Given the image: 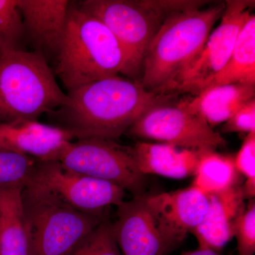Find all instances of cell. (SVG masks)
I'll return each instance as SVG.
<instances>
[{
	"label": "cell",
	"mask_w": 255,
	"mask_h": 255,
	"mask_svg": "<svg viewBox=\"0 0 255 255\" xmlns=\"http://www.w3.org/2000/svg\"><path fill=\"white\" fill-rule=\"evenodd\" d=\"M66 100L43 56L27 50L0 49V123L37 120Z\"/></svg>",
	"instance_id": "cell-5"
},
{
	"label": "cell",
	"mask_w": 255,
	"mask_h": 255,
	"mask_svg": "<svg viewBox=\"0 0 255 255\" xmlns=\"http://www.w3.org/2000/svg\"><path fill=\"white\" fill-rule=\"evenodd\" d=\"M143 199L159 231L175 248L202 221L209 207L208 196L193 186Z\"/></svg>",
	"instance_id": "cell-11"
},
{
	"label": "cell",
	"mask_w": 255,
	"mask_h": 255,
	"mask_svg": "<svg viewBox=\"0 0 255 255\" xmlns=\"http://www.w3.org/2000/svg\"><path fill=\"white\" fill-rule=\"evenodd\" d=\"M143 197L117 206L112 226L119 249L123 255H169L176 248L159 231Z\"/></svg>",
	"instance_id": "cell-12"
},
{
	"label": "cell",
	"mask_w": 255,
	"mask_h": 255,
	"mask_svg": "<svg viewBox=\"0 0 255 255\" xmlns=\"http://www.w3.org/2000/svg\"><path fill=\"white\" fill-rule=\"evenodd\" d=\"M221 22L211 32L207 41L195 59L180 75L172 95H197L224 68L227 64L240 32L251 12L255 1L228 0Z\"/></svg>",
	"instance_id": "cell-9"
},
{
	"label": "cell",
	"mask_w": 255,
	"mask_h": 255,
	"mask_svg": "<svg viewBox=\"0 0 255 255\" xmlns=\"http://www.w3.org/2000/svg\"><path fill=\"white\" fill-rule=\"evenodd\" d=\"M23 188L0 187V255H31Z\"/></svg>",
	"instance_id": "cell-18"
},
{
	"label": "cell",
	"mask_w": 255,
	"mask_h": 255,
	"mask_svg": "<svg viewBox=\"0 0 255 255\" xmlns=\"http://www.w3.org/2000/svg\"><path fill=\"white\" fill-rule=\"evenodd\" d=\"M182 255H222L220 253L211 251V250L201 249L198 248L195 251L184 252Z\"/></svg>",
	"instance_id": "cell-27"
},
{
	"label": "cell",
	"mask_w": 255,
	"mask_h": 255,
	"mask_svg": "<svg viewBox=\"0 0 255 255\" xmlns=\"http://www.w3.org/2000/svg\"><path fill=\"white\" fill-rule=\"evenodd\" d=\"M31 180L56 193L69 205L87 214L105 216L107 208L124 202L118 185L73 172L57 160L37 161Z\"/></svg>",
	"instance_id": "cell-10"
},
{
	"label": "cell",
	"mask_w": 255,
	"mask_h": 255,
	"mask_svg": "<svg viewBox=\"0 0 255 255\" xmlns=\"http://www.w3.org/2000/svg\"><path fill=\"white\" fill-rule=\"evenodd\" d=\"M26 42L18 0H0V49L26 50Z\"/></svg>",
	"instance_id": "cell-21"
},
{
	"label": "cell",
	"mask_w": 255,
	"mask_h": 255,
	"mask_svg": "<svg viewBox=\"0 0 255 255\" xmlns=\"http://www.w3.org/2000/svg\"><path fill=\"white\" fill-rule=\"evenodd\" d=\"M202 0H83L79 8L98 18L113 33L128 60V78L139 81L151 41L169 16L209 4Z\"/></svg>",
	"instance_id": "cell-4"
},
{
	"label": "cell",
	"mask_w": 255,
	"mask_h": 255,
	"mask_svg": "<svg viewBox=\"0 0 255 255\" xmlns=\"http://www.w3.org/2000/svg\"><path fill=\"white\" fill-rule=\"evenodd\" d=\"M142 174L182 179L194 176L201 153L167 143L138 141L132 147Z\"/></svg>",
	"instance_id": "cell-16"
},
{
	"label": "cell",
	"mask_w": 255,
	"mask_h": 255,
	"mask_svg": "<svg viewBox=\"0 0 255 255\" xmlns=\"http://www.w3.org/2000/svg\"><path fill=\"white\" fill-rule=\"evenodd\" d=\"M255 85H219L183 101L189 110L199 114L212 127L227 122L242 106L255 98Z\"/></svg>",
	"instance_id": "cell-17"
},
{
	"label": "cell",
	"mask_w": 255,
	"mask_h": 255,
	"mask_svg": "<svg viewBox=\"0 0 255 255\" xmlns=\"http://www.w3.org/2000/svg\"><path fill=\"white\" fill-rule=\"evenodd\" d=\"M69 255H123L116 241L109 216Z\"/></svg>",
	"instance_id": "cell-23"
},
{
	"label": "cell",
	"mask_w": 255,
	"mask_h": 255,
	"mask_svg": "<svg viewBox=\"0 0 255 255\" xmlns=\"http://www.w3.org/2000/svg\"><path fill=\"white\" fill-rule=\"evenodd\" d=\"M238 173L246 178L242 186L245 199H254L255 196V132L248 133L237 155L234 158Z\"/></svg>",
	"instance_id": "cell-24"
},
{
	"label": "cell",
	"mask_w": 255,
	"mask_h": 255,
	"mask_svg": "<svg viewBox=\"0 0 255 255\" xmlns=\"http://www.w3.org/2000/svg\"><path fill=\"white\" fill-rule=\"evenodd\" d=\"M54 74L68 91L90 82L128 77V60L113 33L98 18L70 1Z\"/></svg>",
	"instance_id": "cell-3"
},
{
	"label": "cell",
	"mask_w": 255,
	"mask_h": 255,
	"mask_svg": "<svg viewBox=\"0 0 255 255\" xmlns=\"http://www.w3.org/2000/svg\"><path fill=\"white\" fill-rule=\"evenodd\" d=\"M241 84L255 86V15L252 14L240 32L224 68L206 85Z\"/></svg>",
	"instance_id": "cell-19"
},
{
	"label": "cell",
	"mask_w": 255,
	"mask_h": 255,
	"mask_svg": "<svg viewBox=\"0 0 255 255\" xmlns=\"http://www.w3.org/2000/svg\"><path fill=\"white\" fill-rule=\"evenodd\" d=\"M226 2L184 10L165 20L142 60L139 82L147 91L172 95L183 72L200 53Z\"/></svg>",
	"instance_id": "cell-2"
},
{
	"label": "cell",
	"mask_w": 255,
	"mask_h": 255,
	"mask_svg": "<svg viewBox=\"0 0 255 255\" xmlns=\"http://www.w3.org/2000/svg\"><path fill=\"white\" fill-rule=\"evenodd\" d=\"M21 197L31 255H69L108 217L79 211L31 179Z\"/></svg>",
	"instance_id": "cell-6"
},
{
	"label": "cell",
	"mask_w": 255,
	"mask_h": 255,
	"mask_svg": "<svg viewBox=\"0 0 255 255\" xmlns=\"http://www.w3.org/2000/svg\"><path fill=\"white\" fill-rule=\"evenodd\" d=\"M66 95L65 103L47 114L51 125L75 139L115 141L147 110L176 97L147 91L140 82L119 76L90 82Z\"/></svg>",
	"instance_id": "cell-1"
},
{
	"label": "cell",
	"mask_w": 255,
	"mask_h": 255,
	"mask_svg": "<svg viewBox=\"0 0 255 255\" xmlns=\"http://www.w3.org/2000/svg\"><path fill=\"white\" fill-rule=\"evenodd\" d=\"M209 207L202 221L192 231L199 248L219 253L234 237L236 221L246 209L242 186L207 195Z\"/></svg>",
	"instance_id": "cell-15"
},
{
	"label": "cell",
	"mask_w": 255,
	"mask_h": 255,
	"mask_svg": "<svg viewBox=\"0 0 255 255\" xmlns=\"http://www.w3.org/2000/svg\"><path fill=\"white\" fill-rule=\"evenodd\" d=\"M221 132H255V100L248 101L221 128Z\"/></svg>",
	"instance_id": "cell-26"
},
{
	"label": "cell",
	"mask_w": 255,
	"mask_h": 255,
	"mask_svg": "<svg viewBox=\"0 0 255 255\" xmlns=\"http://www.w3.org/2000/svg\"><path fill=\"white\" fill-rule=\"evenodd\" d=\"M193 187L209 195L238 185V172L231 156L216 151L203 152L194 174Z\"/></svg>",
	"instance_id": "cell-20"
},
{
	"label": "cell",
	"mask_w": 255,
	"mask_h": 255,
	"mask_svg": "<svg viewBox=\"0 0 255 255\" xmlns=\"http://www.w3.org/2000/svg\"><path fill=\"white\" fill-rule=\"evenodd\" d=\"M56 160L73 172L113 183L133 197L146 195L147 177L137 167L132 147L100 137L77 139Z\"/></svg>",
	"instance_id": "cell-7"
},
{
	"label": "cell",
	"mask_w": 255,
	"mask_h": 255,
	"mask_svg": "<svg viewBox=\"0 0 255 255\" xmlns=\"http://www.w3.org/2000/svg\"><path fill=\"white\" fill-rule=\"evenodd\" d=\"M68 0H18L26 41L47 62L54 60L66 23Z\"/></svg>",
	"instance_id": "cell-14"
},
{
	"label": "cell",
	"mask_w": 255,
	"mask_h": 255,
	"mask_svg": "<svg viewBox=\"0 0 255 255\" xmlns=\"http://www.w3.org/2000/svg\"><path fill=\"white\" fill-rule=\"evenodd\" d=\"M171 102V101H170ZM164 102L142 114L127 130L132 137L157 140L203 153L226 147L227 142L184 101Z\"/></svg>",
	"instance_id": "cell-8"
},
{
	"label": "cell",
	"mask_w": 255,
	"mask_h": 255,
	"mask_svg": "<svg viewBox=\"0 0 255 255\" xmlns=\"http://www.w3.org/2000/svg\"><path fill=\"white\" fill-rule=\"evenodd\" d=\"M74 139L68 130L37 120L0 123V150L29 156L38 161L56 160Z\"/></svg>",
	"instance_id": "cell-13"
},
{
	"label": "cell",
	"mask_w": 255,
	"mask_h": 255,
	"mask_svg": "<svg viewBox=\"0 0 255 255\" xmlns=\"http://www.w3.org/2000/svg\"><path fill=\"white\" fill-rule=\"evenodd\" d=\"M234 237L238 242V255L255 253V204L251 201L235 225Z\"/></svg>",
	"instance_id": "cell-25"
},
{
	"label": "cell",
	"mask_w": 255,
	"mask_h": 255,
	"mask_svg": "<svg viewBox=\"0 0 255 255\" xmlns=\"http://www.w3.org/2000/svg\"><path fill=\"white\" fill-rule=\"evenodd\" d=\"M37 159L0 150V187H23L31 181Z\"/></svg>",
	"instance_id": "cell-22"
}]
</instances>
